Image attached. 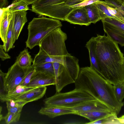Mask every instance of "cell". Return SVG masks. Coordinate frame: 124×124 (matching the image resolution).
<instances>
[{
    "mask_svg": "<svg viewBox=\"0 0 124 124\" xmlns=\"http://www.w3.org/2000/svg\"><path fill=\"white\" fill-rule=\"evenodd\" d=\"M35 88L26 86H19L14 90L6 93L0 94V100L2 102H3L12 100L25 92Z\"/></svg>",
    "mask_w": 124,
    "mask_h": 124,
    "instance_id": "20",
    "label": "cell"
},
{
    "mask_svg": "<svg viewBox=\"0 0 124 124\" xmlns=\"http://www.w3.org/2000/svg\"><path fill=\"white\" fill-rule=\"evenodd\" d=\"M113 112L112 111H76L75 114L85 117L89 120V122H92L103 118Z\"/></svg>",
    "mask_w": 124,
    "mask_h": 124,
    "instance_id": "19",
    "label": "cell"
},
{
    "mask_svg": "<svg viewBox=\"0 0 124 124\" xmlns=\"http://www.w3.org/2000/svg\"><path fill=\"white\" fill-rule=\"evenodd\" d=\"M0 23V37L4 45L6 42L10 23L12 16V12L9 8L5 10L1 9Z\"/></svg>",
    "mask_w": 124,
    "mask_h": 124,
    "instance_id": "13",
    "label": "cell"
},
{
    "mask_svg": "<svg viewBox=\"0 0 124 124\" xmlns=\"http://www.w3.org/2000/svg\"><path fill=\"white\" fill-rule=\"evenodd\" d=\"M85 0H66L64 2L52 5V9L57 16L65 18L73 9L70 7L79 3Z\"/></svg>",
    "mask_w": 124,
    "mask_h": 124,
    "instance_id": "12",
    "label": "cell"
},
{
    "mask_svg": "<svg viewBox=\"0 0 124 124\" xmlns=\"http://www.w3.org/2000/svg\"><path fill=\"white\" fill-rule=\"evenodd\" d=\"M123 6H124V3H123Z\"/></svg>",
    "mask_w": 124,
    "mask_h": 124,
    "instance_id": "43",
    "label": "cell"
},
{
    "mask_svg": "<svg viewBox=\"0 0 124 124\" xmlns=\"http://www.w3.org/2000/svg\"><path fill=\"white\" fill-rule=\"evenodd\" d=\"M21 113H14L8 112L6 115L3 117L7 124H9L18 121L20 119Z\"/></svg>",
    "mask_w": 124,
    "mask_h": 124,
    "instance_id": "30",
    "label": "cell"
},
{
    "mask_svg": "<svg viewBox=\"0 0 124 124\" xmlns=\"http://www.w3.org/2000/svg\"><path fill=\"white\" fill-rule=\"evenodd\" d=\"M8 3V0H0V8H5Z\"/></svg>",
    "mask_w": 124,
    "mask_h": 124,
    "instance_id": "38",
    "label": "cell"
},
{
    "mask_svg": "<svg viewBox=\"0 0 124 124\" xmlns=\"http://www.w3.org/2000/svg\"><path fill=\"white\" fill-rule=\"evenodd\" d=\"M26 11L22 10L12 12L13 19V34L14 44L18 39L24 24L27 21Z\"/></svg>",
    "mask_w": 124,
    "mask_h": 124,
    "instance_id": "11",
    "label": "cell"
},
{
    "mask_svg": "<svg viewBox=\"0 0 124 124\" xmlns=\"http://www.w3.org/2000/svg\"><path fill=\"white\" fill-rule=\"evenodd\" d=\"M29 5L33 4L39 0H24Z\"/></svg>",
    "mask_w": 124,
    "mask_h": 124,
    "instance_id": "39",
    "label": "cell"
},
{
    "mask_svg": "<svg viewBox=\"0 0 124 124\" xmlns=\"http://www.w3.org/2000/svg\"><path fill=\"white\" fill-rule=\"evenodd\" d=\"M66 108L76 112L113 111L105 104L95 99L84 101L75 106Z\"/></svg>",
    "mask_w": 124,
    "mask_h": 124,
    "instance_id": "8",
    "label": "cell"
},
{
    "mask_svg": "<svg viewBox=\"0 0 124 124\" xmlns=\"http://www.w3.org/2000/svg\"><path fill=\"white\" fill-rule=\"evenodd\" d=\"M46 89L45 86L36 87L25 92L12 100L23 101L28 103L36 101L43 97Z\"/></svg>",
    "mask_w": 124,
    "mask_h": 124,
    "instance_id": "14",
    "label": "cell"
},
{
    "mask_svg": "<svg viewBox=\"0 0 124 124\" xmlns=\"http://www.w3.org/2000/svg\"><path fill=\"white\" fill-rule=\"evenodd\" d=\"M103 1L110 13L114 16L116 20L124 23V15L116 9L108 4L104 1Z\"/></svg>",
    "mask_w": 124,
    "mask_h": 124,
    "instance_id": "28",
    "label": "cell"
},
{
    "mask_svg": "<svg viewBox=\"0 0 124 124\" xmlns=\"http://www.w3.org/2000/svg\"><path fill=\"white\" fill-rule=\"evenodd\" d=\"M28 103L23 101L13 100L6 101L7 107H23Z\"/></svg>",
    "mask_w": 124,
    "mask_h": 124,
    "instance_id": "32",
    "label": "cell"
},
{
    "mask_svg": "<svg viewBox=\"0 0 124 124\" xmlns=\"http://www.w3.org/2000/svg\"><path fill=\"white\" fill-rule=\"evenodd\" d=\"M65 21L71 24L88 26L91 23L85 7L73 8L67 16Z\"/></svg>",
    "mask_w": 124,
    "mask_h": 124,
    "instance_id": "9",
    "label": "cell"
},
{
    "mask_svg": "<svg viewBox=\"0 0 124 124\" xmlns=\"http://www.w3.org/2000/svg\"><path fill=\"white\" fill-rule=\"evenodd\" d=\"M122 124H124V115L119 118Z\"/></svg>",
    "mask_w": 124,
    "mask_h": 124,
    "instance_id": "40",
    "label": "cell"
},
{
    "mask_svg": "<svg viewBox=\"0 0 124 124\" xmlns=\"http://www.w3.org/2000/svg\"><path fill=\"white\" fill-rule=\"evenodd\" d=\"M90 22L95 23L101 20L99 10L95 2L85 7Z\"/></svg>",
    "mask_w": 124,
    "mask_h": 124,
    "instance_id": "22",
    "label": "cell"
},
{
    "mask_svg": "<svg viewBox=\"0 0 124 124\" xmlns=\"http://www.w3.org/2000/svg\"><path fill=\"white\" fill-rule=\"evenodd\" d=\"M33 61L28 49L25 48L16 57L15 62L21 67L26 68L31 67Z\"/></svg>",
    "mask_w": 124,
    "mask_h": 124,
    "instance_id": "21",
    "label": "cell"
},
{
    "mask_svg": "<svg viewBox=\"0 0 124 124\" xmlns=\"http://www.w3.org/2000/svg\"><path fill=\"white\" fill-rule=\"evenodd\" d=\"M78 61V59L70 54L66 56V67L75 81L78 78L80 70Z\"/></svg>",
    "mask_w": 124,
    "mask_h": 124,
    "instance_id": "18",
    "label": "cell"
},
{
    "mask_svg": "<svg viewBox=\"0 0 124 124\" xmlns=\"http://www.w3.org/2000/svg\"><path fill=\"white\" fill-rule=\"evenodd\" d=\"M98 1H99L98 0H85L79 3L73 5L70 7L71 8H74L85 7Z\"/></svg>",
    "mask_w": 124,
    "mask_h": 124,
    "instance_id": "34",
    "label": "cell"
},
{
    "mask_svg": "<svg viewBox=\"0 0 124 124\" xmlns=\"http://www.w3.org/2000/svg\"><path fill=\"white\" fill-rule=\"evenodd\" d=\"M123 66L124 71V62H123ZM123 83H124V81Z\"/></svg>",
    "mask_w": 124,
    "mask_h": 124,
    "instance_id": "42",
    "label": "cell"
},
{
    "mask_svg": "<svg viewBox=\"0 0 124 124\" xmlns=\"http://www.w3.org/2000/svg\"><path fill=\"white\" fill-rule=\"evenodd\" d=\"M66 0H39L32 4L31 7L53 5L60 3Z\"/></svg>",
    "mask_w": 124,
    "mask_h": 124,
    "instance_id": "29",
    "label": "cell"
},
{
    "mask_svg": "<svg viewBox=\"0 0 124 124\" xmlns=\"http://www.w3.org/2000/svg\"><path fill=\"white\" fill-rule=\"evenodd\" d=\"M33 67L36 71L46 73L55 77L52 62H46L38 65Z\"/></svg>",
    "mask_w": 124,
    "mask_h": 124,
    "instance_id": "25",
    "label": "cell"
},
{
    "mask_svg": "<svg viewBox=\"0 0 124 124\" xmlns=\"http://www.w3.org/2000/svg\"><path fill=\"white\" fill-rule=\"evenodd\" d=\"M96 41L95 37H93L87 42L85 46L89 52L90 62V67L102 76L97 62L96 52Z\"/></svg>",
    "mask_w": 124,
    "mask_h": 124,
    "instance_id": "16",
    "label": "cell"
},
{
    "mask_svg": "<svg viewBox=\"0 0 124 124\" xmlns=\"http://www.w3.org/2000/svg\"><path fill=\"white\" fill-rule=\"evenodd\" d=\"M52 63L55 74L56 93H59L64 87L74 83L75 81L66 67L58 62H53Z\"/></svg>",
    "mask_w": 124,
    "mask_h": 124,
    "instance_id": "7",
    "label": "cell"
},
{
    "mask_svg": "<svg viewBox=\"0 0 124 124\" xmlns=\"http://www.w3.org/2000/svg\"><path fill=\"white\" fill-rule=\"evenodd\" d=\"M23 107H7L8 112L14 113H21Z\"/></svg>",
    "mask_w": 124,
    "mask_h": 124,
    "instance_id": "36",
    "label": "cell"
},
{
    "mask_svg": "<svg viewBox=\"0 0 124 124\" xmlns=\"http://www.w3.org/2000/svg\"><path fill=\"white\" fill-rule=\"evenodd\" d=\"M74 83L75 88L83 90L112 110L120 106L115 94L113 85L90 67L80 69Z\"/></svg>",
    "mask_w": 124,
    "mask_h": 124,
    "instance_id": "2",
    "label": "cell"
},
{
    "mask_svg": "<svg viewBox=\"0 0 124 124\" xmlns=\"http://www.w3.org/2000/svg\"><path fill=\"white\" fill-rule=\"evenodd\" d=\"M0 57L2 61L11 58L10 56L5 51L3 45H0Z\"/></svg>",
    "mask_w": 124,
    "mask_h": 124,
    "instance_id": "35",
    "label": "cell"
},
{
    "mask_svg": "<svg viewBox=\"0 0 124 124\" xmlns=\"http://www.w3.org/2000/svg\"><path fill=\"white\" fill-rule=\"evenodd\" d=\"M76 111L71 109L56 107H42L39 111V113L48 116L51 118L66 114H75Z\"/></svg>",
    "mask_w": 124,
    "mask_h": 124,
    "instance_id": "17",
    "label": "cell"
},
{
    "mask_svg": "<svg viewBox=\"0 0 124 124\" xmlns=\"http://www.w3.org/2000/svg\"><path fill=\"white\" fill-rule=\"evenodd\" d=\"M113 85L114 93L116 100L119 103L124 104L123 100L124 98V83L118 82Z\"/></svg>",
    "mask_w": 124,
    "mask_h": 124,
    "instance_id": "26",
    "label": "cell"
},
{
    "mask_svg": "<svg viewBox=\"0 0 124 124\" xmlns=\"http://www.w3.org/2000/svg\"><path fill=\"white\" fill-rule=\"evenodd\" d=\"M122 5L124 3V0H117Z\"/></svg>",
    "mask_w": 124,
    "mask_h": 124,
    "instance_id": "41",
    "label": "cell"
},
{
    "mask_svg": "<svg viewBox=\"0 0 124 124\" xmlns=\"http://www.w3.org/2000/svg\"><path fill=\"white\" fill-rule=\"evenodd\" d=\"M13 5L9 8L10 11L14 12L22 10L27 11L29 9L28 4L24 0H15Z\"/></svg>",
    "mask_w": 124,
    "mask_h": 124,
    "instance_id": "27",
    "label": "cell"
},
{
    "mask_svg": "<svg viewBox=\"0 0 124 124\" xmlns=\"http://www.w3.org/2000/svg\"><path fill=\"white\" fill-rule=\"evenodd\" d=\"M67 39L66 34L61 27L51 31L41 41L39 47L50 56H66L70 54L67 50L65 41Z\"/></svg>",
    "mask_w": 124,
    "mask_h": 124,
    "instance_id": "5",
    "label": "cell"
},
{
    "mask_svg": "<svg viewBox=\"0 0 124 124\" xmlns=\"http://www.w3.org/2000/svg\"><path fill=\"white\" fill-rule=\"evenodd\" d=\"M94 99L83 90L75 88L69 92L56 93L46 98L44 102L45 107L68 108L75 106L82 102Z\"/></svg>",
    "mask_w": 124,
    "mask_h": 124,
    "instance_id": "4",
    "label": "cell"
},
{
    "mask_svg": "<svg viewBox=\"0 0 124 124\" xmlns=\"http://www.w3.org/2000/svg\"><path fill=\"white\" fill-rule=\"evenodd\" d=\"M96 52L102 76L114 85L124 82V54L116 42L105 34H97Z\"/></svg>",
    "mask_w": 124,
    "mask_h": 124,
    "instance_id": "1",
    "label": "cell"
},
{
    "mask_svg": "<svg viewBox=\"0 0 124 124\" xmlns=\"http://www.w3.org/2000/svg\"><path fill=\"white\" fill-rule=\"evenodd\" d=\"M99 1H101V0H98Z\"/></svg>",
    "mask_w": 124,
    "mask_h": 124,
    "instance_id": "44",
    "label": "cell"
},
{
    "mask_svg": "<svg viewBox=\"0 0 124 124\" xmlns=\"http://www.w3.org/2000/svg\"><path fill=\"white\" fill-rule=\"evenodd\" d=\"M104 1L124 15V7L117 0H105Z\"/></svg>",
    "mask_w": 124,
    "mask_h": 124,
    "instance_id": "31",
    "label": "cell"
},
{
    "mask_svg": "<svg viewBox=\"0 0 124 124\" xmlns=\"http://www.w3.org/2000/svg\"><path fill=\"white\" fill-rule=\"evenodd\" d=\"M117 115L113 112L106 116L92 122L85 123L87 124H122Z\"/></svg>",
    "mask_w": 124,
    "mask_h": 124,
    "instance_id": "23",
    "label": "cell"
},
{
    "mask_svg": "<svg viewBox=\"0 0 124 124\" xmlns=\"http://www.w3.org/2000/svg\"><path fill=\"white\" fill-rule=\"evenodd\" d=\"M63 124H79L84 123L76 119H70L66 120Z\"/></svg>",
    "mask_w": 124,
    "mask_h": 124,
    "instance_id": "37",
    "label": "cell"
},
{
    "mask_svg": "<svg viewBox=\"0 0 124 124\" xmlns=\"http://www.w3.org/2000/svg\"><path fill=\"white\" fill-rule=\"evenodd\" d=\"M103 30L107 35L122 46H124V31L116 28L103 20Z\"/></svg>",
    "mask_w": 124,
    "mask_h": 124,
    "instance_id": "15",
    "label": "cell"
},
{
    "mask_svg": "<svg viewBox=\"0 0 124 124\" xmlns=\"http://www.w3.org/2000/svg\"><path fill=\"white\" fill-rule=\"evenodd\" d=\"M55 80L54 77L46 73L35 71L33 74L29 83L26 86L37 87L55 85Z\"/></svg>",
    "mask_w": 124,
    "mask_h": 124,
    "instance_id": "10",
    "label": "cell"
},
{
    "mask_svg": "<svg viewBox=\"0 0 124 124\" xmlns=\"http://www.w3.org/2000/svg\"><path fill=\"white\" fill-rule=\"evenodd\" d=\"M62 26L61 22L58 20L44 17L34 18L28 26L26 47L31 49L36 46H39L41 40L49 33Z\"/></svg>",
    "mask_w": 124,
    "mask_h": 124,
    "instance_id": "3",
    "label": "cell"
},
{
    "mask_svg": "<svg viewBox=\"0 0 124 124\" xmlns=\"http://www.w3.org/2000/svg\"><path fill=\"white\" fill-rule=\"evenodd\" d=\"M34 69L31 66L28 68L21 67L15 62L9 68L7 73H4L0 70L4 91L6 93L16 89L22 83L29 73Z\"/></svg>",
    "mask_w": 124,
    "mask_h": 124,
    "instance_id": "6",
    "label": "cell"
},
{
    "mask_svg": "<svg viewBox=\"0 0 124 124\" xmlns=\"http://www.w3.org/2000/svg\"><path fill=\"white\" fill-rule=\"evenodd\" d=\"M35 71L34 69L31 71L25 77L23 81L19 86H25L30 82L32 76Z\"/></svg>",
    "mask_w": 124,
    "mask_h": 124,
    "instance_id": "33",
    "label": "cell"
},
{
    "mask_svg": "<svg viewBox=\"0 0 124 124\" xmlns=\"http://www.w3.org/2000/svg\"><path fill=\"white\" fill-rule=\"evenodd\" d=\"M13 41V19L12 16L9 25L6 43L4 45H3L4 48L6 52H8L11 49L14 47Z\"/></svg>",
    "mask_w": 124,
    "mask_h": 124,
    "instance_id": "24",
    "label": "cell"
}]
</instances>
